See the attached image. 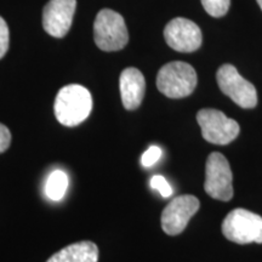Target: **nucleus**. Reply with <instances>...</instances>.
Listing matches in <instances>:
<instances>
[{
	"label": "nucleus",
	"instance_id": "5",
	"mask_svg": "<svg viewBox=\"0 0 262 262\" xmlns=\"http://www.w3.org/2000/svg\"><path fill=\"white\" fill-rule=\"evenodd\" d=\"M204 189L211 198L228 202L233 198V173L224 155L212 152L205 165Z\"/></svg>",
	"mask_w": 262,
	"mask_h": 262
},
{
	"label": "nucleus",
	"instance_id": "15",
	"mask_svg": "<svg viewBox=\"0 0 262 262\" xmlns=\"http://www.w3.org/2000/svg\"><path fill=\"white\" fill-rule=\"evenodd\" d=\"M150 187L160 193L163 198H169L172 195V187L170 183L166 181L165 178L160 175H156L150 179Z\"/></svg>",
	"mask_w": 262,
	"mask_h": 262
},
{
	"label": "nucleus",
	"instance_id": "18",
	"mask_svg": "<svg viewBox=\"0 0 262 262\" xmlns=\"http://www.w3.org/2000/svg\"><path fill=\"white\" fill-rule=\"evenodd\" d=\"M11 143V133L3 124H0V153H4Z\"/></svg>",
	"mask_w": 262,
	"mask_h": 262
},
{
	"label": "nucleus",
	"instance_id": "9",
	"mask_svg": "<svg viewBox=\"0 0 262 262\" xmlns=\"http://www.w3.org/2000/svg\"><path fill=\"white\" fill-rule=\"evenodd\" d=\"M164 38L170 48L179 52L198 50L203 42L201 28L191 19L183 17L173 18L166 25Z\"/></svg>",
	"mask_w": 262,
	"mask_h": 262
},
{
	"label": "nucleus",
	"instance_id": "13",
	"mask_svg": "<svg viewBox=\"0 0 262 262\" xmlns=\"http://www.w3.org/2000/svg\"><path fill=\"white\" fill-rule=\"evenodd\" d=\"M68 188V176L62 170H55L50 173L45 183V194L51 201L57 202L63 198Z\"/></svg>",
	"mask_w": 262,
	"mask_h": 262
},
{
	"label": "nucleus",
	"instance_id": "3",
	"mask_svg": "<svg viewBox=\"0 0 262 262\" xmlns=\"http://www.w3.org/2000/svg\"><path fill=\"white\" fill-rule=\"evenodd\" d=\"M94 38L102 51H119L125 48L129 33L123 16L110 9L101 10L95 19Z\"/></svg>",
	"mask_w": 262,
	"mask_h": 262
},
{
	"label": "nucleus",
	"instance_id": "8",
	"mask_svg": "<svg viewBox=\"0 0 262 262\" xmlns=\"http://www.w3.org/2000/svg\"><path fill=\"white\" fill-rule=\"evenodd\" d=\"M201 203L192 194H183L173 198L162 212V228L166 234L178 235L185 231L192 216L198 211Z\"/></svg>",
	"mask_w": 262,
	"mask_h": 262
},
{
	"label": "nucleus",
	"instance_id": "10",
	"mask_svg": "<svg viewBox=\"0 0 262 262\" xmlns=\"http://www.w3.org/2000/svg\"><path fill=\"white\" fill-rule=\"evenodd\" d=\"M77 0H50L42 11V27L55 38H63L71 29Z\"/></svg>",
	"mask_w": 262,
	"mask_h": 262
},
{
	"label": "nucleus",
	"instance_id": "2",
	"mask_svg": "<svg viewBox=\"0 0 262 262\" xmlns=\"http://www.w3.org/2000/svg\"><path fill=\"white\" fill-rule=\"evenodd\" d=\"M196 73L191 64L173 61L163 66L157 75V88L169 98L187 97L196 86Z\"/></svg>",
	"mask_w": 262,
	"mask_h": 262
},
{
	"label": "nucleus",
	"instance_id": "4",
	"mask_svg": "<svg viewBox=\"0 0 262 262\" xmlns=\"http://www.w3.org/2000/svg\"><path fill=\"white\" fill-rule=\"evenodd\" d=\"M221 229L225 237L233 243H262V217L245 209H234L229 212Z\"/></svg>",
	"mask_w": 262,
	"mask_h": 262
},
{
	"label": "nucleus",
	"instance_id": "11",
	"mask_svg": "<svg viewBox=\"0 0 262 262\" xmlns=\"http://www.w3.org/2000/svg\"><path fill=\"white\" fill-rule=\"evenodd\" d=\"M119 88L122 102L125 110H137L145 97L146 80L143 74L137 68H125L120 74Z\"/></svg>",
	"mask_w": 262,
	"mask_h": 262
},
{
	"label": "nucleus",
	"instance_id": "6",
	"mask_svg": "<svg viewBox=\"0 0 262 262\" xmlns=\"http://www.w3.org/2000/svg\"><path fill=\"white\" fill-rule=\"evenodd\" d=\"M196 122L201 126L205 141L214 145H228L239 135V124L226 117L221 111L204 108L196 113Z\"/></svg>",
	"mask_w": 262,
	"mask_h": 262
},
{
	"label": "nucleus",
	"instance_id": "16",
	"mask_svg": "<svg viewBox=\"0 0 262 262\" xmlns=\"http://www.w3.org/2000/svg\"><path fill=\"white\" fill-rule=\"evenodd\" d=\"M162 155L163 152L159 147L150 146L149 148L143 153L142 157H141V164H142L145 168H150V166H153L157 162H158Z\"/></svg>",
	"mask_w": 262,
	"mask_h": 262
},
{
	"label": "nucleus",
	"instance_id": "19",
	"mask_svg": "<svg viewBox=\"0 0 262 262\" xmlns=\"http://www.w3.org/2000/svg\"><path fill=\"white\" fill-rule=\"evenodd\" d=\"M257 2V4H258V6H260L261 8V10H262V0H256Z\"/></svg>",
	"mask_w": 262,
	"mask_h": 262
},
{
	"label": "nucleus",
	"instance_id": "1",
	"mask_svg": "<svg viewBox=\"0 0 262 262\" xmlns=\"http://www.w3.org/2000/svg\"><path fill=\"white\" fill-rule=\"evenodd\" d=\"M93 110V96L86 88L78 84L66 85L55 98L54 112L58 123L72 127L88 119Z\"/></svg>",
	"mask_w": 262,
	"mask_h": 262
},
{
	"label": "nucleus",
	"instance_id": "7",
	"mask_svg": "<svg viewBox=\"0 0 262 262\" xmlns=\"http://www.w3.org/2000/svg\"><path fill=\"white\" fill-rule=\"evenodd\" d=\"M216 79L220 90L237 103L239 107L250 110L257 104V91L250 81L244 79L232 64H224L219 68Z\"/></svg>",
	"mask_w": 262,
	"mask_h": 262
},
{
	"label": "nucleus",
	"instance_id": "17",
	"mask_svg": "<svg viewBox=\"0 0 262 262\" xmlns=\"http://www.w3.org/2000/svg\"><path fill=\"white\" fill-rule=\"evenodd\" d=\"M9 27L5 19L0 16V58H3L9 50Z\"/></svg>",
	"mask_w": 262,
	"mask_h": 262
},
{
	"label": "nucleus",
	"instance_id": "14",
	"mask_svg": "<svg viewBox=\"0 0 262 262\" xmlns=\"http://www.w3.org/2000/svg\"><path fill=\"white\" fill-rule=\"evenodd\" d=\"M205 11L212 17H222L227 14L231 0H202Z\"/></svg>",
	"mask_w": 262,
	"mask_h": 262
},
{
	"label": "nucleus",
	"instance_id": "12",
	"mask_svg": "<svg viewBox=\"0 0 262 262\" xmlns=\"http://www.w3.org/2000/svg\"><path fill=\"white\" fill-rule=\"evenodd\" d=\"M98 248L93 242H79L57 251L47 262H97Z\"/></svg>",
	"mask_w": 262,
	"mask_h": 262
}]
</instances>
